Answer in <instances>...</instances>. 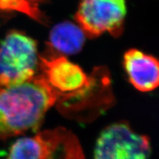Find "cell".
I'll use <instances>...</instances> for the list:
<instances>
[{
    "instance_id": "cell-5",
    "label": "cell",
    "mask_w": 159,
    "mask_h": 159,
    "mask_svg": "<svg viewBox=\"0 0 159 159\" xmlns=\"http://www.w3.org/2000/svg\"><path fill=\"white\" fill-rule=\"evenodd\" d=\"M126 14V0H82L75 19L85 35L94 38L120 33Z\"/></svg>"
},
{
    "instance_id": "cell-6",
    "label": "cell",
    "mask_w": 159,
    "mask_h": 159,
    "mask_svg": "<svg viewBox=\"0 0 159 159\" xmlns=\"http://www.w3.org/2000/svg\"><path fill=\"white\" fill-rule=\"evenodd\" d=\"M124 67L131 84L142 92L153 91L159 85V63L156 57L136 49L124 55Z\"/></svg>"
},
{
    "instance_id": "cell-7",
    "label": "cell",
    "mask_w": 159,
    "mask_h": 159,
    "mask_svg": "<svg viewBox=\"0 0 159 159\" xmlns=\"http://www.w3.org/2000/svg\"><path fill=\"white\" fill-rule=\"evenodd\" d=\"M46 144L41 159H85L79 141L64 128L45 130Z\"/></svg>"
},
{
    "instance_id": "cell-3",
    "label": "cell",
    "mask_w": 159,
    "mask_h": 159,
    "mask_svg": "<svg viewBox=\"0 0 159 159\" xmlns=\"http://www.w3.org/2000/svg\"><path fill=\"white\" fill-rule=\"evenodd\" d=\"M39 66L57 103L84 97L94 85L93 77L64 55L39 56Z\"/></svg>"
},
{
    "instance_id": "cell-2",
    "label": "cell",
    "mask_w": 159,
    "mask_h": 159,
    "mask_svg": "<svg viewBox=\"0 0 159 159\" xmlns=\"http://www.w3.org/2000/svg\"><path fill=\"white\" fill-rule=\"evenodd\" d=\"M39 63L36 41L21 32H9L0 43V86L30 80L36 75Z\"/></svg>"
},
{
    "instance_id": "cell-4",
    "label": "cell",
    "mask_w": 159,
    "mask_h": 159,
    "mask_svg": "<svg viewBox=\"0 0 159 159\" xmlns=\"http://www.w3.org/2000/svg\"><path fill=\"white\" fill-rule=\"evenodd\" d=\"M150 141L128 124H112L100 133L94 146V159H150Z\"/></svg>"
},
{
    "instance_id": "cell-1",
    "label": "cell",
    "mask_w": 159,
    "mask_h": 159,
    "mask_svg": "<svg viewBox=\"0 0 159 159\" xmlns=\"http://www.w3.org/2000/svg\"><path fill=\"white\" fill-rule=\"evenodd\" d=\"M56 103V96L41 74L21 84L0 86V139L36 131Z\"/></svg>"
},
{
    "instance_id": "cell-9",
    "label": "cell",
    "mask_w": 159,
    "mask_h": 159,
    "mask_svg": "<svg viewBox=\"0 0 159 159\" xmlns=\"http://www.w3.org/2000/svg\"><path fill=\"white\" fill-rule=\"evenodd\" d=\"M45 144V130L34 136L22 137L11 145L5 159H41Z\"/></svg>"
},
{
    "instance_id": "cell-8",
    "label": "cell",
    "mask_w": 159,
    "mask_h": 159,
    "mask_svg": "<svg viewBox=\"0 0 159 159\" xmlns=\"http://www.w3.org/2000/svg\"><path fill=\"white\" fill-rule=\"evenodd\" d=\"M85 35L78 25L70 21H63L52 29L49 44L61 54L74 55L82 49Z\"/></svg>"
}]
</instances>
